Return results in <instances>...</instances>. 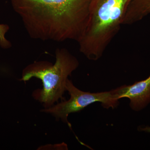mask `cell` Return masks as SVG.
I'll list each match as a JSON object with an SVG mask.
<instances>
[{
    "mask_svg": "<svg viewBox=\"0 0 150 150\" xmlns=\"http://www.w3.org/2000/svg\"><path fill=\"white\" fill-rule=\"evenodd\" d=\"M112 90L115 99L128 98L131 109L140 111L150 103V75L144 80L130 85H123Z\"/></svg>",
    "mask_w": 150,
    "mask_h": 150,
    "instance_id": "5b68a950",
    "label": "cell"
},
{
    "mask_svg": "<svg viewBox=\"0 0 150 150\" xmlns=\"http://www.w3.org/2000/svg\"><path fill=\"white\" fill-rule=\"evenodd\" d=\"M131 0H91L88 22L78 42L81 53L92 61L100 59L123 25Z\"/></svg>",
    "mask_w": 150,
    "mask_h": 150,
    "instance_id": "7a4b0ae2",
    "label": "cell"
},
{
    "mask_svg": "<svg viewBox=\"0 0 150 150\" xmlns=\"http://www.w3.org/2000/svg\"><path fill=\"white\" fill-rule=\"evenodd\" d=\"M55 55L54 64L42 61L28 65L23 70L19 80L26 82L36 78L41 81L43 88L34 91L32 96L44 108L51 107L59 99H64L68 77L79 65L77 59L66 48H57Z\"/></svg>",
    "mask_w": 150,
    "mask_h": 150,
    "instance_id": "3957f363",
    "label": "cell"
},
{
    "mask_svg": "<svg viewBox=\"0 0 150 150\" xmlns=\"http://www.w3.org/2000/svg\"><path fill=\"white\" fill-rule=\"evenodd\" d=\"M150 13V0H131L123 25H131L142 20Z\"/></svg>",
    "mask_w": 150,
    "mask_h": 150,
    "instance_id": "8992f818",
    "label": "cell"
},
{
    "mask_svg": "<svg viewBox=\"0 0 150 150\" xmlns=\"http://www.w3.org/2000/svg\"><path fill=\"white\" fill-rule=\"evenodd\" d=\"M66 89L69 94V99L54 105L51 107L44 108L40 111L49 113L57 119H61L71 127L68 121V116L71 113L80 111L87 106L96 102H100L106 109H114L119 104L115 99L112 90L101 92L90 93L82 91L76 87L72 81L68 79Z\"/></svg>",
    "mask_w": 150,
    "mask_h": 150,
    "instance_id": "277c9868",
    "label": "cell"
},
{
    "mask_svg": "<svg viewBox=\"0 0 150 150\" xmlns=\"http://www.w3.org/2000/svg\"><path fill=\"white\" fill-rule=\"evenodd\" d=\"M9 29V27L6 24H0V46L4 49L10 48L11 46V42L7 40L5 34Z\"/></svg>",
    "mask_w": 150,
    "mask_h": 150,
    "instance_id": "52a82bcc",
    "label": "cell"
},
{
    "mask_svg": "<svg viewBox=\"0 0 150 150\" xmlns=\"http://www.w3.org/2000/svg\"><path fill=\"white\" fill-rule=\"evenodd\" d=\"M11 1L32 39L78 42L87 25L91 0Z\"/></svg>",
    "mask_w": 150,
    "mask_h": 150,
    "instance_id": "6da1fadb",
    "label": "cell"
}]
</instances>
